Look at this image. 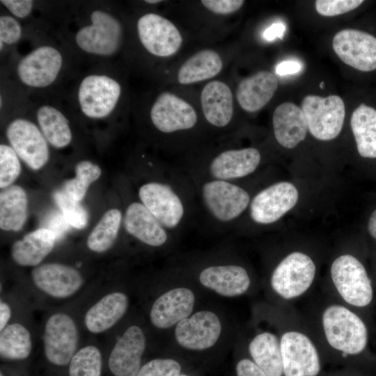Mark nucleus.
<instances>
[{"instance_id": "obj_1", "label": "nucleus", "mask_w": 376, "mask_h": 376, "mask_svg": "<svg viewBox=\"0 0 376 376\" xmlns=\"http://www.w3.org/2000/svg\"><path fill=\"white\" fill-rule=\"evenodd\" d=\"M321 322L326 340L335 350L345 355H356L366 347L367 327L359 315L345 306H327L322 312Z\"/></svg>"}, {"instance_id": "obj_2", "label": "nucleus", "mask_w": 376, "mask_h": 376, "mask_svg": "<svg viewBox=\"0 0 376 376\" xmlns=\"http://www.w3.org/2000/svg\"><path fill=\"white\" fill-rule=\"evenodd\" d=\"M91 23L75 34V42L84 52L109 57L119 50L123 39L120 21L109 12L97 9L90 14Z\"/></svg>"}, {"instance_id": "obj_3", "label": "nucleus", "mask_w": 376, "mask_h": 376, "mask_svg": "<svg viewBox=\"0 0 376 376\" xmlns=\"http://www.w3.org/2000/svg\"><path fill=\"white\" fill-rule=\"evenodd\" d=\"M331 279L339 296L347 304L365 307L373 298L371 281L363 264L354 256L345 254L331 266Z\"/></svg>"}, {"instance_id": "obj_4", "label": "nucleus", "mask_w": 376, "mask_h": 376, "mask_svg": "<svg viewBox=\"0 0 376 376\" xmlns=\"http://www.w3.org/2000/svg\"><path fill=\"white\" fill-rule=\"evenodd\" d=\"M315 274L316 267L311 257L295 251L286 256L277 265L271 276L270 284L280 297L291 300L307 292Z\"/></svg>"}, {"instance_id": "obj_5", "label": "nucleus", "mask_w": 376, "mask_h": 376, "mask_svg": "<svg viewBox=\"0 0 376 376\" xmlns=\"http://www.w3.org/2000/svg\"><path fill=\"white\" fill-rule=\"evenodd\" d=\"M121 95V86L107 75L91 74L81 81L77 102L81 113L87 118L102 119L116 109Z\"/></svg>"}, {"instance_id": "obj_6", "label": "nucleus", "mask_w": 376, "mask_h": 376, "mask_svg": "<svg viewBox=\"0 0 376 376\" xmlns=\"http://www.w3.org/2000/svg\"><path fill=\"white\" fill-rule=\"evenodd\" d=\"M301 109L308 129L315 138L329 141L340 134L345 116V104L340 96L307 95L302 100Z\"/></svg>"}, {"instance_id": "obj_7", "label": "nucleus", "mask_w": 376, "mask_h": 376, "mask_svg": "<svg viewBox=\"0 0 376 376\" xmlns=\"http://www.w3.org/2000/svg\"><path fill=\"white\" fill-rule=\"evenodd\" d=\"M283 376H318L321 362L317 347L305 334L288 330L280 338Z\"/></svg>"}, {"instance_id": "obj_8", "label": "nucleus", "mask_w": 376, "mask_h": 376, "mask_svg": "<svg viewBox=\"0 0 376 376\" xmlns=\"http://www.w3.org/2000/svg\"><path fill=\"white\" fill-rule=\"evenodd\" d=\"M42 340L46 359L55 366L68 365L77 352L79 333L75 322L64 313L52 315L45 322Z\"/></svg>"}, {"instance_id": "obj_9", "label": "nucleus", "mask_w": 376, "mask_h": 376, "mask_svg": "<svg viewBox=\"0 0 376 376\" xmlns=\"http://www.w3.org/2000/svg\"><path fill=\"white\" fill-rule=\"evenodd\" d=\"M63 65L61 52L51 45L39 46L22 57L17 65V75L25 86L42 88L58 78Z\"/></svg>"}, {"instance_id": "obj_10", "label": "nucleus", "mask_w": 376, "mask_h": 376, "mask_svg": "<svg viewBox=\"0 0 376 376\" xmlns=\"http://www.w3.org/2000/svg\"><path fill=\"white\" fill-rule=\"evenodd\" d=\"M6 134L12 148L31 169L39 170L48 162V142L32 121L15 118L8 125Z\"/></svg>"}, {"instance_id": "obj_11", "label": "nucleus", "mask_w": 376, "mask_h": 376, "mask_svg": "<svg viewBox=\"0 0 376 376\" xmlns=\"http://www.w3.org/2000/svg\"><path fill=\"white\" fill-rule=\"evenodd\" d=\"M201 194L209 212L221 222L238 217L250 202L249 195L244 189L226 180H213L205 182Z\"/></svg>"}, {"instance_id": "obj_12", "label": "nucleus", "mask_w": 376, "mask_h": 376, "mask_svg": "<svg viewBox=\"0 0 376 376\" xmlns=\"http://www.w3.org/2000/svg\"><path fill=\"white\" fill-rule=\"evenodd\" d=\"M136 26L141 43L154 56H172L182 45V37L177 27L158 14L149 13L142 15Z\"/></svg>"}, {"instance_id": "obj_13", "label": "nucleus", "mask_w": 376, "mask_h": 376, "mask_svg": "<svg viewBox=\"0 0 376 376\" xmlns=\"http://www.w3.org/2000/svg\"><path fill=\"white\" fill-rule=\"evenodd\" d=\"M333 49L345 64L361 71L376 69V38L364 31L347 29L333 39Z\"/></svg>"}, {"instance_id": "obj_14", "label": "nucleus", "mask_w": 376, "mask_h": 376, "mask_svg": "<svg viewBox=\"0 0 376 376\" xmlns=\"http://www.w3.org/2000/svg\"><path fill=\"white\" fill-rule=\"evenodd\" d=\"M298 200L296 187L288 182L275 183L257 194L250 203L253 221L269 224L292 209Z\"/></svg>"}, {"instance_id": "obj_15", "label": "nucleus", "mask_w": 376, "mask_h": 376, "mask_svg": "<svg viewBox=\"0 0 376 376\" xmlns=\"http://www.w3.org/2000/svg\"><path fill=\"white\" fill-rule=\"evenodd\" d=\"M141 203L166 228H174L185 212L183 203L171 187L161 182H148L139 189Z\"/></svg>"}, {"instance_id": "obj_16", "label": "nucleus", "mask_w": 376, "mask_h": 376, "mask_svg": "<svg viewBox=\"0 0 376 376\" xmlns=\"http://www.w3.org/2000/svg\"><path fill=\"white\" fill-rule=\"evenodd\" d=\"M150 116L153 125L164 133L189 130L197 122L194 107L169 92H164L157 97L150 109Z\"/></svg>"}, {"instance_id": "obj_17", "label": "nucleus", "mask_w": 376, "mask_h": 376, "mask_svg": "<svg viewBox=\"0 0 376 376\" xmlns=\"http://www.w3.org/2000/svg\"><path fill=\"white\" fill-rule=\"evenodd\" d=\"M221 332L217 315L209 311L195 313L179 322L175 329L178 343L189 350H203L212 347Z\"/></svg>"}, {"instance_id": "obj_18", "label": "nucleus", "mask_w": 376, "mask_h": 376, "mask_svg": "<svg viewBox=\"0 0 376 376\" xmlns=\"http://www.w3.org/2000/svg\"><path fill=\"white\" fill-rule=\"evenodd\" d=\"M34 285L42 292L56 299L68 298L80 290L84 283L81 274L65 264L49 263L31 271Z\"/></svg>"}, {"instance_id": "obj_19", "label": "nucleus", "mask_w": 376, "mask_h": 376, "mask_svg": "<svg viewBox=\"0 0 376 376\" xmlns=\"http://www.w3.org/2000/svg\"><path fill=\"white\" fill-rule=\"evenodd\" d=\"M146 348V337L136 325L128 327L118 339L108 361L109 368L115 376H136L141 368Z\"/></svg>"}, {"instance_id": "obj_20", "label": "nucleus", "mask_w": 376, "mask_h": 376, "mask_svg": "<svg viewBox=\"0 0 376 376\" xmlns=\"http://www.w3.org/2000/svg\"><path fill=\"white\" fill-rule=\"evenodd\" d=\"M194 301V294L189 288L170 290L153 303L150 313V321L159 329L169 328L190 315Z\"/></svg>"}, {"instance_id": "obj_21", "label": "nucleus", "mask_w": 376, "mask_h": 376, "mask_svg": "<svg viewBox=\"0 0 376 376\" xmlns=\"http://www.w3.org/2000/svg\"><path fill=\"white\" fill-rule=\"evenodd\" d=\"M260 154L254 148L227 150L210 162L209 172L214 180L228 181L253 173L260 162Z\"/></svg>"}, {"instance_id": "obj_22", "label": "nucleus", "mask_w": 376, "mask_h": 376, "mask_svg": "<svg viewBox=\"0 0 376 376\" xmlns=\"http://www.w3.org/2000/svg\"><path fill=\"white\" fill-rule=\"evenodd\" d=\"M199 281L203 286L228 297L243 295L251 284L246 270L235 265L206 267L200 273Z\"/></svg>"}, {"instance_id": "obj_23", "label": "nucleus", "mask_w": 376, "mask_h": 376, "mask_svg": "<svg viewBox=\"0 0 376 376\" xmlns=\"http://www.w3.org/2000/svg\"><path fill=\"white\" fill-rule=\"evenodd\" d=\"M123 221L127 232L146 244L160 246L167 241L165 228L141 203L128 205Z\"/></svg>"}, {"instance_id": "obj_24", "label": "nucleus", "mask_w": 376, "mask_h": 376, "mask_svg": "<svg viewBox=\"0 0 376 376\" xmlns=\"http://www.w3.org/2000/svg\"><path fill=\"white\" fill-rule=\"evenodd\" d=\"M272 123L275 138L284 148H295L306 137L308 125L305 115L292 102L282 103L275 109Z\"/></svg>"}, {"instance_id": "obj_25", "label": "nucleus", "mask_w": 376, "mask_h": 376, "mask_svg": "<svg viewBox=\"0 0 376 376\" xmlns=\"http://www.w3.org/2000/svg\"><path fill=\"white\" fill-rule=\"evenodd\" d=\"M278 85V79L273 73L259 71L240 81L236 91L237 102L244 111H257L271 100Z\"/></svg>"}, {"instance_id": "obj_26", "label": "nucleus", "mask_w": 376, "mask_h": 376, "mask_svg": "<svg viewBox=\"0 0 376 376\" xmlns=\"http://www.w3.org/2000/svg\"><path fill=\"white\" fill-rule=\"evenodd\" d=\"M56 234L46 228H40L15 241L11 247L15 263L24 267H36L52 251Z\"/></svg>"}, {"instance_id": "obj_27", "label": "nucleus", "mask_w": 376, "mask_h": 376, "mask_svg": "<svg viewBox=\"0 0 376 376\" xmlns=\"http://www.w3.org/2000/svg\"><path fill=\"white\" fill-rule=\"evenodd\" d=\"M127 296L121 292H113L100 299L86 312L84 324L93 334H100L116 324L128 308Z\"/></svg>"}, {"instance_id": "obj_28", "label": "nucleus", "mask_w": 376, "mask_h": 376, "mask_svg": "<svg viewBox=\"0 0 376 376\" xmlns=\"http://www.w3.org/2000/svg\"><path fill=\"white\" fill-rule=\"evenodd\" d=\"M201 103L203 115L211 125L222 127L230 122L233 114V94L224 82L214 80L207 83L201 91Z\"/></svg>"}, {"instance_id": "obj_29", "label": "nucleus", "mask_w": 376, "mask_h": 376, "mask_svg": "<svg viewBox=\"0 0 376 376\" xmlns=\"http://www.w3.org/2000/svg\"><path fill=\"white\" fill-rule=\"evenodd\" d=\"M253 361L268 376H283L280 338L265 331L255 336L249 345Z\"/></svg>"}, {"instance_id": "obj_30", "label": "nucleus", "mask_w": 376, "mask_h": 376, "mask_svg": "<svg viewBox=\"0 0 376 376\" xmlns=\"http://www.w3.org/2000/svg\"><path fill=\"white\" fill-rule=\"evenodd\" d=\"M27 214V196L19 185H11L0 193V228L5 231H18Z\"/></svg>"}, {"instance_id": "obj_31", "label": "nucleus", "mask_w": 376, "mask_h": 376, "mask_svg": "<svg viewBox=\"0 0 376 376\" xmlns=\"http://www.w3.org/2000/svg\"><path fill=\"white\" fill-rule=\"evenodd\" d=\"M350 125L359 155L376 158V110L361 104L352 113Z\"/></svg>"}, {"instance_id": "obj_32", "label": "nucleus", "mask_w": 376, "mask_h": 376, "mask_svg": "<svg viewBox=\"0 0 376 376\" xmlns=\"http://www.w3.org/2000/svg\"><path fill=\"white\" fill-rule=\"evenodd\" d=\"M38 127L47 141L55 148L68 146L72 139L69 121L56 107L42 104L36 111Z\"/></svg>"}, {"instance_id": "obj_33", "label": "nucleus", "mask_w": 376, "mask_h": 376, "mask_svg": "<svg viewBox=\"0 0 376 376\" xmlns=\"http://www.w3.org/2000/svg\"><path fill=\"white\" fill-rule=\"evenodd\" d=\"M222 67V60L217 52L204 49L182 65L178 73V81L181 84H190L209 79L217 75Z\"/></svg>"}, {"instance_id": "obj_34", "label": "nucleus", "mask_w": 376, "mask_h": 376, "mask_svg": "<svg viewBox=\"0 0 376 376\" xmlns=\"http://www.w3.org/2000/svg\"><path fill=\"white\" fill-rule=\"evenodd\" d=\"M32 350L29 331L20 323L8 324L0 331V355L10 360L27 358Z\"/></svg>"}, {"instance_id": "obj_35", "label": "nucleus", "mask_w": 376, "mask_h": 376, "mask_svg": "<svg viewBox=\"0 0 376 376\" xmlns=\"http://www.w3.org/2000/svg\"><path fill=\"white\" fill-rule=\"evenodd\" d=\"M122 214L119 210H107L89 234L86 244L88 248L96 253H103L113 244L120 228Z\"/></svg>"}, {"instance_id": "obj_36", "label": "nucleus", "mask_w": 376, "mask_h": 376, "mask_svg": "<svg viewBox=\"0 0 376 376\" xmlns=\"http://www.w3.org/2000/svg\"><path fill=\"white\" fill-rule=\"evenodd\" d=\"M100 167L88 160H82L75 166V177L63 185V190L74 199L81 201L89 186L101 175Z\"/></svg>"}, {"instance_id": "obj_37", "label": "nucleus", "mask_w": 376, "mask_h": 376, "mask_svg": "<svg viewBox=\"0 0 376 376\" xmlns=\"http://www.w3.org/2000/svg\"><path fill=\"white\" fill-rule=\"evenodd\" d=\"M102 354L92 345L77 351L69 363V376H101Z\"/></svg>"}, {"instance_id": "obj_38", "label": "nucleus", "mask_w": 376, "mask_h": 376, "mask_svg": "<svg viewBox=\"0 0 376 376\" xmlns=\"http://www.w3.org/2000/svg\"><path fill=\"white\" fill-rule=\"evenodd\" d=\"M53 198L70 226L84 228L88 223V212L78 201L63 189L54 192Z\"/></svg>"}, {"instance_id": "obj_39", "label": "nucleus", "mask_w": 376, "mask_h": 376, "mask_svg": "<svg viewBox=\"0 0 376 376\" xmlns=\"http://www.w3.org/2000/svg\"><path fill=\"white\" fill-rule=\"evenodd\" d=\"M19 157L10 146L0 145V187L11 186L21 172Z\"/></svg>"}, {"instance_id": "obj_40", "label": "nucleus", "mask_w": 376, "mask_h": 376, "mask_svg": "<svg viewBox=\"0 0 376 376\" xmlns=\"http://www.w3.org/2000/svg\"><path fill=\"white\" fill-rule=\"evenodd\" d=\"M181 366L171 359H155L141 367L136 376H179Z\"/></svg>"}, {"instance_id": "obj_41", "label": "nucleus", "mask_w": 376, "mask_h": 376, "mask_svg": "<svg viewBox=\"0 0 376 376\" xmlns=\"http://www.w3.org/2000/svg\"><path fill=\"white\" fill-rule=\"evenodd\" d=\"M363 2L362 0H318L315 9L321 15L332 17L354 10Z\"/></svg>"}, {"instance_id": "obj_42", "label": "nucleus", "mask_w": 376, "mask_h": 376, "mask_svg": "<svg viewBox=\"0 0 376 376\" xmlns=\"http://www.w3.org/2000/svg\"><path fill=\"white\" fill-rule=\"evenodd\" d=\"M22 35V28L19 21L11 15H1L0 16V49L5 45H12L17 43Z\"/></svg>"}, {"instance_id": "obj_43", "label": "nucleus", "mask_w": 376, "mask_h": 376, "mask_svg": "<svg viewBox=\"0 0 376 376\" xmlns=\"http://www.w3.org/2000/svg\"><path fill=\"white\" fill-rule=\"evenodd\" d=\"M202 4L214 13L226 15L238 10L244 4L242 0H203Z\"/></svg>"}, {"instance_id": "obj_44", "label": "nucleus", "mask_w": 376, "mask_h": 376, "mask_svg": "<svg viewBox=\"0 0 376 376\" xmlns=\"http://www.w3.org/2000/svg\"><path fill=\"white\" fill-rule=\"evenodd\" d=\"M0 2L15 17L19 19L29 17L33 8V1L30 0H1Z\"/></svg>"}, {"instance_id": "obj_45", "label": "nucleus", "mask_w": 376, "mask_h": 376, "mask_svg": "<svg viewBox=\"0 0 376 376\" xmlns=\"http://www.w3.org/2000/svg\"><path fill=\"white\" fill-rule=\"evenodd\" d=\"M237 376H268L253 361L241 359L236 366Z\"/></svg>"}, {"instance_id": "obj_46", "label": "nucleus", "mask_w": 376, "mask_h": 376, "mask_svg": "<svg viewBox=\"0 0 376 376\" xmlns=\"http://www.w3.org/2000/svg\"><path fill=\"white\" fill-rule=\"evenodd\" d=\"M301 65L295 61H284L280 63L276 69V72L280 76L293 75L299 72Z\"/></svg>"}, {"instance_id": "obj_47", "label": "nucleus", "mask_w": 376, "mask_h": 376, "mask_svg": "<svg viewBox=\"0 0 376 376\" xmlns=\"http://www.w3.org/2000/svg\"><path fill=\"white\" fill-rule=\"evenodd\" d=\"M68 226H70L63 214H56L50 218L48 224V226L46 228L49 229L54 232L56 237L58 233H61L65 230Z\"/></svg>"}, {"instance_id": "obj_48", "label": "nucleus", "mask_w": 376, "mask_h": 376, "mask_svg": "<svg viewBox=\"0 0 376 376\" xmlns=\"http://www.w3.org/2000/svg\"><path fill=\"white\" fill-rule=\"evenodd\" d=\"M285 31V24L282 23H274L264 31L263 37L268 41L274 40L276 38L282 39Z\"/></svg>"}, {"instance_id": "obj_49", "label": "nucleus", "mask_w": 376, "mask_h": 376, "mask_svg": "<svg viewBox=\"0 0 376 376\" xmlns=\"http://www.w3.org/2000/svg\"><path fill=\"white\" fill-rule=\"evenodd\" d=\"M11 316V309L10 306L3 301L0 302V331H1L8 324Z\"/></svg>"}, {"instance_id": "obj_50", "label": "nucleus", "mask_w": 376, "mask_h": 376, "mask_svg": "<svg viewBox=\"0 0 376 376\" xmlns=\"http://www.w3.org/2000/svg\"><path fill=\"white\" fill-rule=\"evenodd\" d=\"M368 229L370 235L376 239V210L373 211L369 219Z\"/></svg>"}, {"instance_id": "obj_51", "label": "nucleus", "mask_w": 376, "mask_h": 376, "mask_svg": "<svg viewBox=\"0 0 376 376\" xmlns=\"http://www.w3.org/2000/svg\"><path fill=\"white\" fill-rule=\"evenodd\" d=\"M162 1H159V0H148V1H145V2L148 3H151V4H155V3H160Z\"/></svg>"}, {"instance_id": "obj_52", "label": "nucleus", "mask_w": 376, "mask_h": 376, "mask_svg": "<svg viewBox=\"0 0 376 376\" xmlns=\"http://www.w3.org/2000/svg\"><path fill=\"white\" fill-rule=\"evenodd\" d=\"M324 81H322L320 84V86L321 88H324Z\"/></svg>"}, {"instance_id": "obj_53", "label": "nucleus", "mask_w": 376, "mask_h": 376, "mask_svg": "<svg viewBox=\"0 0 376 376\" xmlns=\"http://www.w3.org/2000/svg\"><path fill=\"white\" fill-rule=\"evenodd\" d=\"M179 376H188V375H184V374H180Z\"/></svg>"}, {"instance_id": "obj_54", "label": "nucleus", "mask_w": 376, "mask_h": 376, "mask_svg": "<svg viewBox=\"0 0 376 376\" xmlns=\"http://www.w3.org/2000/svg\"><path fill=\"white\" fill-rule=\"evenodd\" d=\"M0 376H3V375H2V374H1V375H0Z\"/></svg>"}]
</instances>
